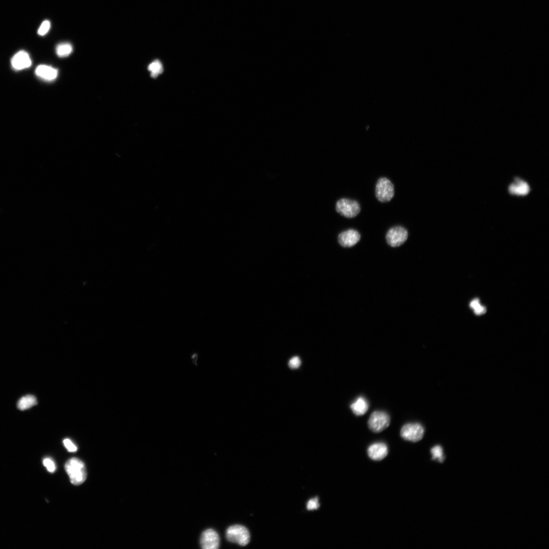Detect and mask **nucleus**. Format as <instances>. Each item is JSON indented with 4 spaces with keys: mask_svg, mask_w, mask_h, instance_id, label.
<instances>
[{
    "mask_svg": "<svg viewBox=\"0 0 549 549\" xmlns=\"http://www.w3.org/2000/svg\"><path fill=\"white\" fill-rule=\"evenodd\" d=\"M35 74L41 79L45 81L51 82L57 79L58 71L52 66L40 65L36 68Z\"/></svg>",
    "mask_w": 549,
    "mask_h": 549,
    "instance_id": "nucleus-12",
    "label": "nucleus"
},
{
    "mask_svg": "<svg viewBox=\"0 0 549 549\" xmlns=\"http://www.w3.org/2000/svg\"><path fill=\"white\" fill-rule=\"evenodd\" d=\"M470 306L477 315L484 314L486 311V309L480 304V301L478 299L471 301Z\"/></svg>",
    "mask_w": 549,
    "mask_h": 549,
    "instance_id": "nucleus-19",
    "label": "nucleus"
},
{
    "mask_svg": "<svg viewBox=\"0 0 549 549\" xmlns=\"http://www.w3.org/2000/svg\"><path fill=\"white\" fill-rule=\"evenodd\" d=\"M63 444L70 452H75L78 450L77 447H76L69 439H65L63 441Z\"/></svg>",
    "mask_w": 549,
    "mask_h": 549,
    "instance_id": "nucleus-22",
    "label": "nucleus"
},
{
    "mask_svg": "<svg viewBox=\"0 0 549 549\" xmlns=\"http://www.w3.org/2000/svg\"><path fill=\"white\" fill-rule=\"evenodd\" d=\"M367 453L370 458L374 461H381L385 458L388 454V448L383 442H377L371 445Z\"/></svg>",
    "mask_w": 549,
    "mask_h": 549,
    "instance_id": "nucleus-11",
    "label": "nucleus"
},
{
    "mask_svg": "<svg viewBox=\"0 0 549 549\" xmlns=\"http://www.w3.org/2000/svg\"><path fill=\"white\" fill-rule=\"evenodd\" d=\"M51 26V24L49 21H44L38 30V34L40 36H44L47 34L50 30Z\"/></svg>",
    "mask_w": 549,
    "mask_h": 549,
    "instance_id": "nucleus-20",
    "label": "nucleus"
},
{
    "mask_svg": "<svg viewBox=\"0 0 549 549\" xmlns=\"http://www.w3.org/2000/svg\"><path fill=\"white\" fill-rule=\"evenodd\" d=\"M200 544L204 549H217L220 546L218 533L213 529H208L202 534Z\"/></svg>",
    "mask_w": 549,
    "mask_h": 549,
    "instance_id": "nucleus-8",
    "label": "nucleus"
},
{
    "mask_svg": "<svg viewBox=\"0 0 549 549\" xmlns=\"http://www.w3.org/2000/svg\"><path fill=\"white\" fill-rule=\"evenodd\" d=\"M400 434L405 440L417 442L424 436V427L419 423L406 424L402 427Z\"/></svg>",
    "mask_w": 549,
    "mask_h": 549,
    "instance_id": "nucleus-7",
    "label": "nucleus"
},
{
    "mask_svg": "<svg viewBox=\"0 0 549 549\" xmlns=\"http://www.w3.org/2000/svg\"><path fill=\"white\" fill-rule=\"evenodd\" d=\"M56 51L57 55L59 57H67L72 53L73 47L69 43H61L57 46Z\"/></svg>",
    "mask_w": 549,
    "mask_h": 549,
    "instance_id": "nucleus-16",
    "label": "nucleus"
},
{
    "mask_svg": "<svg viewBox=\"0 0 549 549\" xmlns=\"http://www.w3.org/2000/svg\"><path fill=\"white\" fill-rule=\"evenodd\" d=\"M408 235V232L404 227L395 226L388 231L386 235L387 242L392 247H399L407 241Z\"/></svg>",
    "mask_w": 549,
    "mask_h": 549,
    "instance_id": "nucleus-6",
    "label": "nucleus"
},
{
    "mask_svg": "<svg viewBox=\"0 0 549 549\" xmlns=\"http://www.w3.org/2000/svg\"><path fill=\"white\" fill-rule=\"evenodd\" d=\"M389 415L383 411H375L370 416L368 425L374 433H380L386 429L390 424Z\"/></svg>",
    "mask_w": 549,
    "mask_h": 549,
    "instance_id": "nucleus-4",
    "label": "nucleus"
},
{
    "mask_svg": "<svg viewBox=\"0 0 549 549\" xmlns=\"http://www.w3.org/2000/svg\"><path fill=\"white\" fill-rule=\"evenodd\" d=\"M361 235L354 229L344 231L338 236V242L340 245L345 248L354 246L360 241Z\"/></svg>",
    "mask_w": 549,
    "mask_h": 549,
    "instance_id": "nucleus-9",
    "label": "nucleus"
},
{
    "mask_svg": "<svg viewBox=\"0 0 549 549\" xmlns=\"http://www.w3.org/2000/svg\"><path fill=\"white\" fill-rule=\"evenodd\" d=\"M148 70L151 72L152 77L153 78H156L163 71L162 65L158 60H156L150 64Z\"/></svg>",
    "mask_w": 549,
    "mask_h": 549,
    "instance_id": "nucleus-17",
    "label": "nucleus"
},
{
    "mask_svg": "<svg viewBox=\"0 0 549 549\" xmlns=\"http://www.w3.org/2000/svg\"><path fill=\"white\" fill-rule=\"evenodd\" d=\"M336 210L346 218H353L358 215L361 212V207L356 201L342 198L336 205Z\"/></svg>",
    "mask_w": 549,
    "mask_h": 549,
    "instance_id": "nucleus-5",
    "label": "nucleus"
},
{
    "mask_svg": "<svg viewBox=\"0 0 549 549\" xmlns=\"http://www.w3.org/2000/svg\"><path fill=\"white\" fill-rule=\"evenodd\" d=\"M350 408L352 410L355 415L357 416H363L367 413L368 410V402L363 396H359V397L350 405Z\"/></svg>",
    "mask_w": 549,
    "mask_h": 549,
    "instance_id": "nucleus-13",
    "label": "nucleus"
},
{
    "mask_svg": "<svg viewBox=\"0 0 549 549\" xmlns=\"http://www.w3.org/2000/svg\"><path fill=\"white\" fill-rule=\"evenodd\" d=\"M11 64L14 70H21L31 66L32 60L27 52L21 51L13 56Z\"/></svg>",
    "mask_w": 549,
    "mask_h": 549,
    "instance_id": "nucleus-10",
    "label": "nucleus"
},
{
    "mask_svg": "<svg viewBox=\"0 0 549 549\" xmlns=\"http://www.w3.org/2000/svg\"><path fill=\"white\" fill-rule=\"evenodd\" d=\"M65 467L73 485H80L86 481L87 476L86 466L79 459L72 458L67 461Z\"/></svg>",
    "mask_w": 549,
    "mask_h": 549,
    "instance_id": "nucleus-1",
    "label": "nucleus"
},
{
    "mask_svg": "<svg viewBox=\"0 0 549 549\" xmlns=\"http://www.w3.org/2000/svg\"><path fill=\"white\" fill-rule=\"evenodd\" d=\"M529 191L530 188L527 183L520 179H516V183L509 187V191L513 195H526Z\"/></svg>",
    "mask_w": 549,
    "mask_h": 549,
    "instance_id": "nucleus-14",
    "label": "nucleus"
},
{
    "mask_svg": "<svg viewBox=\"0 0 549 549\" xmlns=\"http://www.w3.org/2000/svg\"><path fill=\"white\" fill-rule=\"evenodd\" d=\"M226 537L228 541L242 546H246L250 540L248 530L245 526L241 525L229 527L226 531Z\"/></svg>",
    "mask_w": 549,
    "mask_h": 549,
    "instance_id": "nucleus-2",
    "label": "nucleus"
},
{
    "mask_svg": "<svg viewBox=\"0 0 549 549\" xmlns=\"http://www.w3.org/2000/svg\"><path fill=\"white\" fill-rule=\"evenodd\" d=\"M192 362H193V363H194V364H195V365H197V363H197V355H196V354H195V355H193V356H192Z\"/></svg>",
    "mask_w": 549,
    "mask_h": 549,
    "instance_id": "nucleus-25",
    "label": "nucleus"
},
{
    "mask_svg": "<svg viewBox=\"0 0 549 549\" xmlns=\"http://www.w3.org/2000/svg\"><path fill=\"white\" fill-rule=\"evenodd\" d=\"M37 403L36 398L33 395H28L23 396L18 403V408L25 410L32 407Z\"/></svg>",
    "mask_w": 549,
    "mask_h": 549,
    "instance_id": "nucleus-15",
    "label": "nucleus"
},
{
    "mask_svg": "<svg viewBox=\"0 0 549 549\" xmlns=\"http://www.w3.org/2000/svg\"><path fill=\"white\" fill-rule=\"evenodd\" d=\"M289 367L292 369L298 368L301 365V361L299 358L296 357L293 358L289 362Z\"/></svg>",
    "mask_w": 549,
    "mask_h": 549,
    "instance_id": "nucleus-24",
    "label": "nucleus"
},
{
    "mask_svg": "<svg viewBox=\"0 0 549 549\" xmlns=\"http://www.w3.org/2000/svg\"><path fill=\"white\" fill-rule=\"evenodd\" d=\"M43 464L49 472L53 473L55 471L56 469V465L54 462L51 459L49 458L44 459L43 461Z\"/></svg>",
    "mask_w": 549,
    "mask_h": 549,
    "instance_id": "nucleus-21",
    "label": "nucleus"
},
{
    "mask_svg": "<svg viewBox=\"0 0 549 549\" xmlns=\"http://www.w3.org/2000/svg\"><path fill=\"white\" fill-rule=\"evenodd\" d=\"M319 507L318 499L317 497L310 500L307 505V509L309 511L317 509Z\"/></svg>",
    "mask_w": 549,
    "mask_h": 549,
    "instance_id": "nucleus-23",
    "label": "nucleus"
},
{
    "mask_svg": "<svg viewBox=\"0 0 549 549\" xmlns=\"http://www.w3.org/2000/svg\"><path fill=\"white\" fill-rule=\"evenodd\" d=\"M431 453L432 455V460H438L441 463L444 462L445 460L444 451L440 446H437L433 447L431 450Z\"/></svg>",
    "mask_w": 549,
    "mask_h": 549,
    "instance_id": "nucleus-18",
    "label": "nucleus"
},
{
    "mask_svg": "<svg viewBox=\"0 0 549 549\" xmlns=\"http://www.w3.org/2000/svg\"><path fill=\"white\" fill-rule=\"evenodd\" d=\"M395 194L394 186L390 180L381 178L377 182L375 195L381 203H388L391 201Z\"/></svg>",
    "mask_w": 549,
    "mask_h": 549,
    "instance_id": "nucleus-3",
    "label": "nucleus"
}]
</instances>
